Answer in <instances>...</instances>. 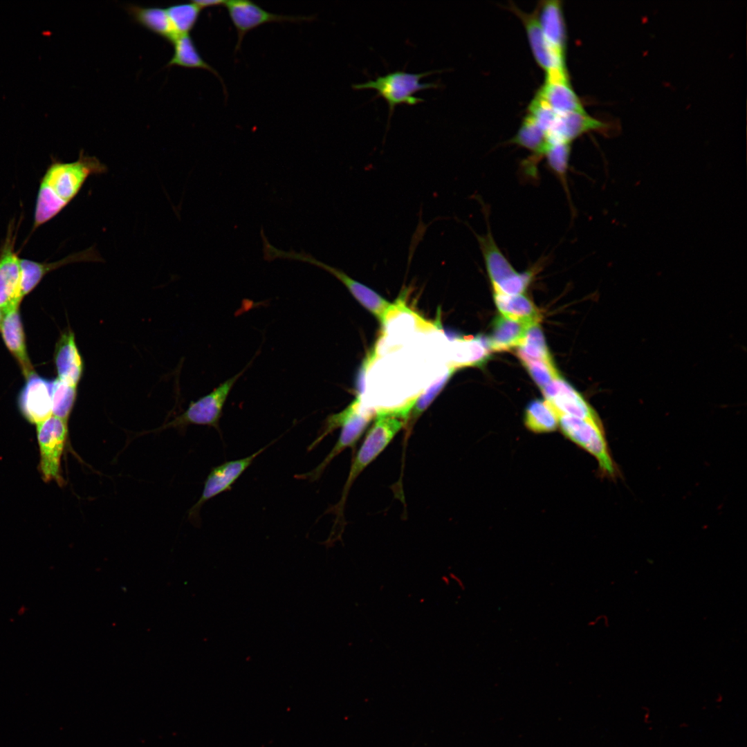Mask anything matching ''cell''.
Returning a JSON list of instances; mask_svg holds the SVG:
<instances>
[{"label": "cell", "instance_id": "cell-1", "mask_svg": "<svg viewBox=\"0 0 747 747\" xmlns=\"http://www.w3.org/2000/svg\"><path fill=\"white\" fill-rule=\"evenodd\" d=\"M107 171L95 156L81 150L73 162L53 160L42 176L36 198L33 228L36 229L56 216L78 194L87 178Z\"/></svg>", "mask_w": 747, "mask_h": 747}, {"label": "cell", "instance_id": "cell-2", "mask_svg": "<svg viewBox=\"0 0 747 747\" xmlns=\"http://www.w3.org/2000/svg\"><path fill=\"white\" fill-rule=\"evenodd\" d=\"M405 423L406 417L398 408L379 409L376 411L375 421L355 456L344 486L342 495L335 508L338 519L342 517L345 501L353 481L385 449Z\"/></svg>", "mask_w": 747, "mask_h": 747}, {"label": "cell", "instance_id": "cell-3", "mask_svg": "<svg viewBox=\"0 0 747 747\" xmlns=\"http://www.w3.org/2000/svg\"><path fill=\"white\" fill-rule=\"evenodd\" d=\"M362 396L358 397L342 411L329 416L321 428L317 438L308 447L311 451L329 434L341 427L339 438L324 460L313 470L296 475L300 479L314 481L318 479L332 460L347 448H353L369 425L372 413L361 409Z\"/></svg>", "mask_w": 747, "mask_h": 747}, {"label": "cell", "instance_id": "cell-4", "mask_svg": "<svg viewBox=\"0 0 747 747\" xmlns=\"http://www.w3.org/2000/svg\"><path fill=\"white\" fill-rule=\"evenodd\" d=\"M485 234H476L493 293L517 295L524 293L537 271L538 265L518 272L501 252L488 226Z\"/></svg>", "mask_w": 747, "mask_h": 747}, {"label": "cell", "instance_id": "cell-5", "mask_svg": "<svg viewBox=\"0 0 747 747\" xmlns=\"http://www.w3.org/2000/svg\"><path fill=\"white\" fill-rule=\"evenodd\" d=\"M262 243H264L262 251L264 260L271 261L276 259H282L302 261L327 271L340 281L353 297L375 315L381 323L392 305L371 288L353 279L342 270L317 260L311 254L303 250L297 252L294 250H279L271 245L267 239H263Z\"/></svg>", "mask_w": 747, "mask_h": 747}, {"label": "cell", "instance_id": "cell-6", "mask_svg": "<svg viewBox=\"0 0 747 747\" xmlns=\"http://www.w3.org/2000/svg\"><path fill=\"white\" fill-rule=\"evenodd\" d=\"M559 427L566 438L573 442L597 461L603 477L615 479L618 475L605 436L602 422H595L560 414Z\"/></svg>", "mask_w": 747, "mask_h": 747}, {"label": "cell", "instance_id": "cell-7", "mask_svg": "<svg viewBox=\"0 0 747 747\" xmlns=\"http://www.w3.org/2000/svg\"><path fill=\"white\" fill-rule=\"evenodd\" d=\"M436 71H429L412 73L398 70L378 76L374 80L353 84L352 86L356 89H374L376 90L378 95L382 96L387 101L390 117L395 107L398 104L406 103L414 105L423 101V98L414 95L417 91L440 86L441 84L438 82L425 83L420 81L423 77Z\"/></svg>", "mask_w": 747, "mask_h": 747}, {"label": "cell", "instance_id": "cell-8", "mask_svg": "<svg viewBox=\"0 0 747 747\" xmlns=\"http://www.w3.org/2000/svg\"><path fill=\"white\" fill-rule=\"evenodd\" d=\"M252 362V360L240 372L221 383L209 394L196 400L192 401L181 414L154 430V432L171 427L183 428L190 425H200L213 427L220 432L219 421L230 392Z\"/></svg>", "mask_w": 747, "mask_h": 747}, {"label": "cell", "instance_id": "cell-9", "mask_svg": "<svg viewBox=\"0 0 747 747\" xmlns=\"http://www.w3.org/2000/svg\"><path fill=\"white\" fill-rule=\"evenodd\" d=\"M67 433V422L53 415L37 425L40 454L39 470L45 482L55 481L61 486L64 482L61 474V458Z\"/></svg>", "mask_w": 747, "mask_h": 747}, {"label": "cell", "instance_id": "cell-10", "mask_svg": "<svg viewBox=\"0 0 747 747\" xmlns=\"http://www.w3.org/2000/svg\"><path fill=\"white\" fill-rule=\"evenodd\" d=\"M237 34L235 51L240 49L245 35L252 30L268 23L310 21L313 16H293L273 13L250 1H225L224 4Z\"/></svg>", "mask_w": 747, "mask_h": 747}, {"label": "cell", "instance_id": "cell-11", "mask_svg": "<svg viewBox=\"0 0 747 747\" xmlns=\"http://www.w3.org/2000/svg\"><path fill=\"white\" fill-rule=\"evenodd\" d=\"M276 441L277 439L248 456L227 461L212 468L205 481L200 498L190 510L189 517L194 520L197 519L199 510L205 503L219 494L230 490L233 484L255 459Z\"/></svg>", "mask_w": 747, "mask_h": 747}, {"label": "cell", "instance_id": "cell-12", "mask_svg": "<svg viewBox=\"0 0 747 747\" xmlns=\"http://www.w3.org/2000/svg\"><path fill=\"white\" fill-rule=\"evenodd\" d=\"M8 232L0 251V311L5 314L19 307L23 299L20 258L15 251V237Z\"/></svg>", "mask_w": 747, "mask_h": 747}, {"label": "cell", "instance_id": "cell-13", "mask_svg": "<svg viewBox=\"0 0 747 747\" xmlns=\"http://www.w3.org/2000/svg\"><path fill=\"white\" fill-rule=\"evenodd\" d=\"M546 400L558 415L602 422L596 411L571 385L560 377L542 389Z\"/></svg>", "mask_w": 747, "mask_h": 747}, {"label": "cell", "instance_id": "cell-14", "mask_svg": "<svg viewBox=\"0 0 747 747\" xmlns=\"http://www.w3.org/2000/svg\"><path fill=\"white\" fill-rule=\"evenodd\" d=\"M52 380H48L35 372L26 378V382L18 398L22 415L31 423L39 424L53 415Z\"/></svg>", "mask_w": 747, "mask_h": 747}, {"label": "cell", "instance_id": "cell-15", "mask_svg": "<svg viewBox=\"0 0 747 747\" xmlns=\"http://www.w3.org/2000/svg\"><path fill=\"white\" fill-rule=\"evenodd\" d=\"M537 95L558 115L586 112L571 86L566 71L546 73L545 82Z\"/></svg>", "mask_w": 747, "mask_h": 747}, {"label": "cell", "instance_id": "cell-16", "mask_svg": "<svg viewBox=\"0 0 747 747\" xmlns=\"http://www.w3.org/2000/svg\"><path fill=\"white\" fill-rule=\"evenodd\" d=\"M513 10L524 25L531 50L537 64L546 73L566 71L564 56L559 54L548 42L536 15L525 13L515 7Z\"/></svg>", "mask_w": 747, "mask_h": 747}, {"label": "cell", "instance_id": "cell-17", "mask_svg": "<svg viewBox=\"0 0 747 747\" xmlns=\"http://www.w3.org/2000/svg\"><path fill=\"white\" fill-rule=\"evenodd\" d=\"M102 261L103 259L93 246L53 262H38L20 258L22 296L24 297L30 293L47 273L61 266L75 262Z\"/></svg>", "mask_w": 747, "mask_h": 747}, {"label": "cell", "instance_id": "cell-18", "mask_svg": "<svg viewBox=\"0 0 747 747\" xmlns=\"http://www.w3.org/2000/svg\"><path fill=\"white\" fill-rule=\"evenodd\" d=\"M614 128L610 122L599 120L587 112H571L558 115L553 128L546 133L548 144L569 142L590 131L609 132Z\"/></svg>", "mask_w": 747, "mask_h": 747}, {"label": "cell", "instance_id": "cell-19", "mask_svg": "<svg viewBox=\"0 0 747 747\" xmlns=\"http://www.w3.org/2000/svg\"><path fill=\"white\" fill-rule=\"evenodd\" d=\"M55 364L58 379L77 387L83 374L84 363L71 329L63 332L57 342Z\"/></svg>", "mask_w": 747, "mask_h": 747}, {"label": "cell", "instance_id": "cell-20", "mask_svg": "<svg viewBox=\"0 0 747 747\" xmlns=\"http://www.w3.org/2000/svg\"><path fill=\"white\" fill-rule=\"evenodd\" d=\"M0 332L7 349L17 361L26 378L34 371L27 353L19 307L3 314Z\"/></svg>", "mask_w": 747, "mask_h": 747}, {"label": "cell", "instance_id": "cell-21", "mask_svg": "<svg viewBox=\"0 0 747 747\" xmlns=\"http://www.w3.org/2000/svg\"><path fill=\"white\" fill-rule=\"evenodd\" d=\"M486 338L454 337L450 348L448 367L456 369L466 367L481 366L490 358Z\"/></svg>", "mask_w": 747, "mask_h": 747}, {"label": "cell", "instance_id": "cell-22", "mask_svg": "<svg viewBox=\"0 0 747 747\" xmlns=\"http://www.w3.org/2000/svg\"><path fill=\"white\" fill-rule=\"evenodd\" d=\"M538 11L537 19L545 38L559 54L564 56L566 31L560 1H543Z\"/></svg>", "mask_w": 747, "mask_h": 747}, {"label": "cell", "instance_id": "cell-23", "mask_svg": "<svg viewBox=\"0 0 747 747\" xmlns=\"http://www.w3.org/2000/svg\"><path fill=\"white\" fill-rule=\"evenodd\" d=\"M531 326L501 315L496 316L492 322L490 335L486 338L490 350L501 352L517 349Z\"/></svg>", "mask_w": 747, "mask_h": 747}, {"label": "cell", "instance_id": "cell-24", "mask_svg": "<svg viewBox=\"0 0 747 747\" xmlns=\"http://www.w3.org/2000/svg\"><path fill=\"white\" fill-rule=\"evenodd\" d=\"M127 11L136 22L172 44L180 36L173 29L166 8L131 4Z\"/></svg>", "mask_w": 747, "mask_h": 747}, {"label": "cell", "instance_id": "cell-25", "mask_svg": "<svg viewBox=\"0 0 747 747\" xmlns=\"http://www.w3.org/2000/svg\"><path fill=\"white\" fill-rule=\"evenodd\" d=\"M493 293L495 303L501 315L529 325L538 324L540 321L539 310L524 295H506Z\"/></svg>", "mask_w": 747, "mask_h": 747}, {"label": "cell", "instance_id": "cell-26", "mask_svg": "<svg viewBox=\"0 0 747 747\" xmlns=\"http://www.w3.org/2000/svg\"><path fill=\"white\" fill-rule=\"evenodd\" d=\"M174 50L172 59L167 66H178L188 68H200L213 73L222 82L223 90L225 87L219 73L201 57L189 34L178 36L172 43Z\"/></svg>", "mask_w": 747, "mask_h": 747}, {"label": "cell", "instance_id": "cell-27", "mask_svg": "<svg viewBox=\"0 0 747 747\" xmlns=\"http://www.w3.org/2000/svg\"><path fill=\"white\" fill-rule=\"evenodd\" d=\"M524 423L534 433L552 432L559 427V416L546 400L535 399L525 409Z\"/></svg>", "mask_w": 747, "mask_h": 747}, {"label": "cell", "instance_id": "cell-28", "mask_svg": "<svg viewBox=\"0 0 747 747\" xmlns=\"http://www.w3.org/2000/svg\"><path fill=\"white\" fill-rule=\"evenodd\" d=\"M455 371V369L448 367L447 370L443 375L436 378V380L425 390V391L420 393L412 400L407 419L405 425L406 428L405 444L407 443V441L410 436L416 420L420 417L423 412L426 410L436 396L443 389Z\"/></svg>", "mask_w": 747, "mask_h": 747}, {"label": "cell", "instance_id": "cell-29", "mask_svg": "<svg viewBox=\"0 0 747 747\" xmlns=\"http://www.w3.org/2000/svg\"><path fill=\"white\" fill-rule=\"evenodd\" d=\"M511 142L531 151L533 160L542 157L548 146L546 133L528 114Z\"/></svg>", "mask_w": 747, "mask_h": 747}, {"label": "cell", "instance_id": "cell-30", "mask_svg": "<svg viewBox=\"0 0 747 747\" xmlns=\"http://www.w3.org/2000/svg\"><path fill=\"white\" fill-rule=\"evenodd\" d=\"M516 353L521 361L553 360L538 324L528 328L522 342L516 349Z\"/></svg>", "mask_w": 747, "mask_h": 747}, {"label": "cell", "instance_id": "cell-31", "mask_svg": "<svg viewBox=\"0 0 747 747\" xmlns=\"http://www.w3.org/2000/svg\"><path fill=\"white\" fill-rule=\"evenodd\" d=\"M201 10L192 1L171 5L166 8L173 29L178 35L189 34L196 24Z\"/></svg>", "mask_w": 747, "mask_h": 747}, {"label": "cell", "instance_id": "cell-32", "mask_svg": "<svg viewBox=\"0 0 747 747\" xmlns=\"http://www.w3.org/2000/svg\"><path fill=\"white\" fill-rule=\"evenodd\" d=\"M51 397L53 416L67 422L77 398V387L57 378L52 380Z\"/></svg>", "mask_w": 747, "mask_h": 747}, {"label": "cell", "instance_id": "cell-33", "mask_svg": "<svg viewBox=\"0 0 747 747\" xmlns=\"http://www.w3.org/2000/svg\"><path fill=\"white\" fill-rule=\"evenodd\" d=\"M571 143L554 142L548 144L543 155L546 158L548 167L566 188L567 194L569 192L566 174L569 165Z\"/></svg>", "mask_w": 747, "mask_h": 747}, {"label": "cell", "instance_id": "cell-34", "mask_svg": "<svg viewBox=\"0 0 747 747\" xmlns=\"http://www.w3.org/2000/svg\"><path fill=\"white\" fill-rule=\"evenodd\" d=\"M521 362L541 389L560 377L553 360H526Z\"/></svg>", "mask_w": 747, "mask_h": 747}, {"label": "cell", "instance_id": "cell-35", "mask_svg": "<svg viewBox=\"0 0 747 747\" xmlns=\"http://www.w3.org/2000/svg\"><path fill=\"white\" fill-rule=\"evenodd\" d=\"M528 115L546 133L554 126L558 114L553 111L537 95L528 107Z\"/></svg>", "mask_w": 747, "mask_h": 747}, {"label": "cell", "instance_id": "cell-36", "mask_svg": "<svg viewBox=\"0 0 747 747\" xmlns=\"http://www.w3.org/2000/svg\"><path fill=\"white\" fill-rule=\"evenodd\" d=\"M196 5H197L201 10L206 8L215 7L223 6L225 1L221 0H197L192 1Z\"/></svg>", "mask_w": 747, "mask_h": 747}, {"label": "cell", "instance_id": "cell-37", "mask_svg": "<svg viewBox=\"0 0 747 747\" xmlns=\"http://www.w3.org/2000/svg\"><path fill=\"white\" fill-rule=\"evenodd\" d=\"M3 314L0 311V325L3 319Z\"/></svg>", "mask_w": 747, "mask_h": 747}]
</instances>
